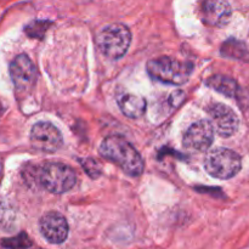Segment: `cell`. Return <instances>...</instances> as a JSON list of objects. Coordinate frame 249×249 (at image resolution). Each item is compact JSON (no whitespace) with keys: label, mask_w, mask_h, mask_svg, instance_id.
Returning <instances> with one entry per match:
<instances>
[{"label":"cell","mask_w":249,"mask_h":249,"mask_svg":"<svg viewBox=\"0 0 249 249\" xmlns=\"http://www.w3.org/2000/svg\"><path fill=\"white\" fill-rule=\"evenodd\" d=\"M117 104L122 113L129 118H139L146 111V100L138 95L129 94V92L119 95L117 97Z\"/></svg>","instance_id":"12"},{"label":"cell","mask_w":249,"mask_h":249,"mask_svg":"<svg viewBox=\"0 0 249 249\" xmlns=\"http://www.w3.org/2000/svg\"><path fill=\"white\" fill-rule=\"evenodd\" d=\"M208 112L214 131L221 138H230L237 131L240 121L230 107L223 104H215L209 107Z\"/></svg>","instance_id":"9"},{"label":"cell","mask_w":249,"mask_h":249,"mask_svg":"<svg viewBox=\"0 0 249 249\" xmlns=\"http://www.w3.org/2000/svg\"><path fill=\"white\" fill-rule=\"evenodd\" d=\"M31 142L34 148L43 152H55L62 146L63 139L60 130L46 122L34 124L31 130Z\"/></svg>","instance_id":"6"},{"label":"cell","mask_w":249,"mask_h":249,"mask_svg":"<svg viewBox=\"0 0 249 249\" xmlns=\"http://www.w3.org/2000/svg\"><path fill=\"white\" fill-rule=\"evenodd\" d=\"M170 105H175V106H179V105L182 104V101L185 100V92L180 91V90H177L173 94H170Z\"/></svg>","instance_id":"17"},{"label":"cell","mask_w":249,"mask_h":249,"mask_svg":"<svg viewBox=\"0 0 249 249\" xmlns=\"http://www.w3.org/2000/svg\"><path fill=\"white\" fill-rule=\"evenodd\" d=\"M214 140V129L211 122L202 119L192 124L184 134L182 142L189 150L203 152L212 146Z\"/></svg>","instance_id":"8"},{"label":"cell","mask_w":249,"mask_h":249,"mask_svg":"<svg viewBox=\"0 0 249 249\" xmlns=\"http://www.w3.org/2000/svg\"><path fill=\"white\" fill-rule=\"evenodd\" d=\"M204 168L211 177L226 180L235 177L242 168L241 157L232 150L214 148L204 160Z\"/></svg>","instance_id":"5"},{"label":"cell","mask_w":249,"mask_h":249,"mask_svg":"<svg viewBox=\"0 0 249 249\" xmlns=\"http://www.w3.org/2000/svg\"><path fill=\"white\" fill-rule=\"evenodd\" d=\"M10 74L17 91L26 92L36 84V66L27 55H18L15 57L10 65Z\"/></svg>","instance_id":"7"},{"label":"cell","mask_w":249,"mask_h":249,"mask_svg":"<svg viewBox=\"0 0 249 249\" xmlns=\"http://www.w3.org/2000/svg\"><path fill=\"white\" fill-rule=\"evenodd\" d=\"M131 43V33L124 24L114 23L102 29L97 36V45L106 57L118 60L123 57Z\"/></svg>","instance_id":"4"},{"label":"cell","mask_w":249,"mask_h":249,"mask_svg":"<svg viewBox=\"0 0 249 249\" xmlns=\"http://www.w3.org/2000/svg\"><path fill=\"white\" fill-rule=\"evenodd\" d=\"M36 249H41V248H36Z\"/></svg>","instance_id":"18"},{"label":"cell","mask_w":249,"mask_h":249,"mask_svg":"<svg viewBox=\"0 0 249 249\" xmlns=\"http://www.w3.org/2000/svg\"><path fill=\"white\" fill-rule=\"evenodd\" d=\"M146 68L151 78L169 85L184 84L189 80L192 72V65L178 61L169 56L150 60Z\"/></svg>","instance_id":"3"},{"label":"cell","mask_w":249,"mask_h":249,"mask_svg":"<svg viewBox=\"0 0 249 249\" xmlns=\"http://www.w3.org/2000/svg\"><path fill=\"white\" fill-rule=\"evenodd\" d=\"M221 53L226 57L232 58H245L247 57L248 50L246 45L236 39H229L221 46Z\"/></svg>","instance_id":"14"},{"label":"cell","mask_w":249,"mask_h":249,"mask_svg":"<svg viewBox=\"0 0 249 249\" xmlns=\"http://www.w3.org/2000/svg\"><path fill=\"white\" fill-rule=\"evenodd\" d=\"M39 229L46 241L53 245L63 243L68 237V223L62 214L57 212H49L41 216Z\"/></svg>","instance_id":"10"},{"label":"cell","mask_w":249,"mask_h":249,"mask_svg":"<svg viewBox=\"0 0 249 249\" xmlns=\"http://www.w3.org/2000/svg\"><path fill=\"white\" fill-rule=\"evenodd\" d=\"M100 153L131 177H139L143 172V160L141 155L122 136L112 135L105 139L100 146Z\"/></svg>","instance_id":"1"},{"label":"cell","mask_w":249,"mask_h":249,"mask_svg":"<svg viewBox=\"0 0 249 249\" xmlns=\"http://www.w3.org/2000/svg\"><path fill=\"white\" fill-rule=\"evenodd\" d=\"M82 164H83V168L87 170V173L91 178H97L100 175V173H101V168H100V165L97 164L96 160H85Z\"/></svg>","instance_id":"16"},{"label":"cell","mask_w":249,"mask_h":249,"mask_svg":"<svg viewBox=\"0 0 249 249\" xmlns=\"http://www.w3.org/2000/svg\"><path fill=\"white\" fill-rule=\"evenodd\" d=\"M2 247L7 249H28L32 246V241L29 240L28 235L19 233L18 236L12 238H6L1 242Z\"/></svg>","instance_id":"15"},{"label":"cell","mask_w":249,"mask_h":249,"mask_svg":"<svg viewBox=\"0 0 249 249\" xmlns=\"http://www.w3.org/2000/svg\"><path fill=\"white\" fill-rule=\"evenodd\" d=\"M207 84L218 92H221L228 97H233L238 92V84L232 78L226 75H214L207 80Z\"/></svg>","instance_id":"13"},{"label":"cell","mask_w":249,"mask_h":249,"mask_svg":"<svg viewBox=\"0 0 249 249\" xmlns=\"http://www.w3.org/2000/svg\"><path fill=\"white\" fill-rule=\"evenodd\" d=\"M202 17L209 26H225L231 18L230 4L226 0H203Z\"/></svg>","instance_id":"11"},{"label":"cell","mask_w":249,"mask_h":249,"mask_svg":"<svg viewBox=\"0 0 249 249\" xmlns=\"http://www.w3.org/2000/svg\"><path fill=\"white\" fill-rule=\"evenodd\" d=\"M38 184L51 194H65L74 187L77 182L75 172L62 163H45L36 172Z\"/></svg>","instance_id":"2"}]
</instances>
